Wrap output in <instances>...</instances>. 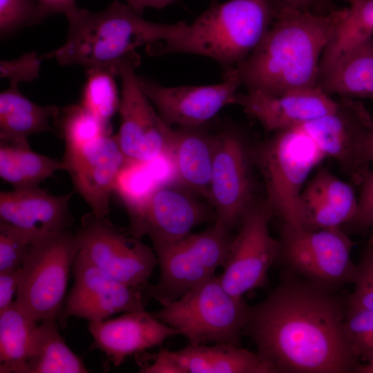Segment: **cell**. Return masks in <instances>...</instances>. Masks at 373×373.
I'll return each mask as SVG.
<instances>
[{"instance_id":"obj_37","label":"cell","mask_w":373,"mask_h":373,"mask_svg":"<svg viewBox=\"0 0 373 373\" xmlns=\"http://www.w3.org/2000/svg\"><path fill=\"white\" fill-rule=\"evenodd\" d=\"M353 291L346 297L347 307L373 310V249L368 247L356 264Z\"/></svg>"},{"instance_id":"obj_34","label":"cell","mask_w":373,"mask_h":373,"mask_svg":"<svg viewBox=\"0 0 373 373\" xmlns=\"http://www.w3.org/2000/svg\"><path fill=\"white\" fill-rule=\"evenodd\" d=\"M343 329L359 358L373 362V310L347 307Z\"/></svg>"},{"instance_id":"obj_10","label":"cell","mask_w":373,"mask_h":373,"mask_svg":"<svg viewBox=\"0 0 373 373\" xmlns=\"http://www.w3.org/2000/svg\"><path fill=\"white\" fill-rule=\"evenodd\" d=\"M140 64L135 51L115 68L122 82L120 126L115 135L129 162H147L169 155L174 137V129L161 117L140 85L136 73Z\"/></svg>"},{"instance_id":"obj_1","label":"cell","mask_w":373,"mask_h":373,"mask_svg":"<svg viewBox=\"0 0 373 373\" xmlns=\"http://www.w3.org/2000/svg\"><path fill=\"white\" fill-rule=\"evenodd\" d=\"M279 284L249 307L242 335L274 373H356L360 358L343 323L346 297L282 272Z\"/></svg>"},{"instance_id":"obj_18","label":"cell","mask_w":373,"mask_h":373,"mask_svg":"<svg viewBox=\"0 0 373 373\" xmlns=\"http://www.w3.org/2000/svg\"><path fill=\"white\" fill-rule=\"evenodd\" d=\"M62 162L74 189L99 217L110 212V198L126 162L115 135H105L78 149H65Z\"/></svg>"},{"instance_id":"obj_13","label":"cell","mask_w":373,"mask_h":373,"mask_svg":"<svg viewBox=\"0 0 373 373\" xmlns=\"http://www.w3.org/2000/svg\"><path fill=\"white\" fill-rule=\"evenodd\" d=\"M251 151L241 134L232 127L217 133L209 201L216 220L232 231L253 202Z\"/></svg>"},{"instance_id":"obj_4","label":"cell","mask_w":373,"mask_h":373,"mask_svg":"<svg viewBox=\"0 0 373 373\" xmlns=\"http://www.w3.org/2000/svg\"><path fill=\"white\" fill-rule=\"evenodd\" d=\"M280 1L229 0L212 3L173 37L148 46L153 56L185 53L216 61L224 73L256 48L274 22Z\"/></svg>"},{"instance_id":"obj_26","label":"cell","mask_w":373,"mask_h":373,"mask_svg":"<svg viewBox=\"0 0 373 373\" xmlns=\"http://www.w3.org/2000/svg\"><path fill=\"white\" fill-rule=\"evenodd\" d=\"M177 180L172 158L165 155L147 162L126 161L114 193L122 200L128 217L133 216L160 187Z\"/></svg>"},{"instance_id":"obj_16","label":"cell","mask_w":373,"mask_h":373,"mask_svg":"<svg viewBox=\"0 0 373 373\" xmlns=\"http://www.w3.org/2000/svg\"><path fill=\"white\" fill-rule=\"evenodd\" d=\"M193 193L173 184L160 187L129 218V232L139 238L148 235L153 245L170 243L189 234L212 217L209 208Z\"/></svg>"},{"instance_id":"obj_40","label":"cell","mask_w":373,"mask_h":373,"mask_svg":"<svg viewBox=\"0 0 373 373\" xmlns=\"http://www.w3.org/2000/svg\"><path fill=\"white\" fill-rule=\"evenodd\" d=\"M20 268L0 273V312L14 301L19 283Z\"/></svg>"},{"instance_id":"obj_12","label":"cell","mask_w":373,"mask_h":373,"mask_svg":"<svg viewBox=\"0 0 373 373\" xmlns=\"http://www.w3.org/2000/svg\"><path fill=\"white\" fill-rule=\"evenodd\" d=\"M274 212L267 200H254L245 212L233 236L224 270L219 276L223 287L237 297L263 287L270 268L278 260L280 243L269 232Z\"/></svg>"},{"instance_id":"obj_14","label":"cell","mask_w":373,"mask_h":373,"mask_svg":"<svg viewBox=\"0 0 373 373\" xmlns=\"http://www.w3.org/2000/svg\"><path fill=\"white\" fill-rule=\"evenodd\" d=\"M72 272L73 286L58 318L61 324L73 316L98 322L117 313L144 309L142 289L112 278L78 251Z\"/></svg>"},{"instance_id":"obj_43","label":"cell","mask_w":373,"mask_h":373,"mask_svg":"<svg viewBox=\"0 0 373 373\" xmlns=\"http://www.w3.org/2000/svg\"><path fill=\"white\" fill-rule=\"evenodd\" d=\"M359 158L365 168H368V164L373 162V129L367 133L361 144Z\"/></svg>"},{"instance_id":"obj_36","label":"cell","mask_w":373,"mask_h":373,"mask_svg":"<svg viewBox=\"0 0 373 373\" xmlns=\"http://www.w3.org/2000/svg\"><path fill=\"white\" fill-rule=\"evenodd\" d=\"M35 240L22 230L0 221V273L19 269Z\"/></svg>"},{"instance_id":"obj_17","label":"cell","mask_w":373,"mask_h":373,"mask_svg":"<svg viewBox=\"0 0 373 373\" xmlns=\"http://www.w3.org/2000/svg\"><path fill=\"white\" fill-rule=\"evenodd\" d=\"M298 126L325 157L334 158L354 182L361 183L369 169L360 162V149L373 129V119L361 102L343 97L335 111Z\"/></svg>"},{"instance_id":"obj_31","label":"cell","mask_w":373,"mask_h":373,"mask_svg":"<svg viewBox=\"0 0 373 373\" xmlns=\"http://www.w3.org/2000/svg\"><path fill=\"white\" fill-rule=\"evenodd\" d=\"M344 1L349 6L323 51L318 79L324 76L345 52L373 37V0Z\"/></svg>"},{"instance_id":"obj_24","label":"cell","mask_w":373,"mask_h":373,"mask_svg":"<svg viewBox=\"0 0 373 373\" xmlns=\"http://www.w3.org/2000/svg\"><path fill=\"white\" fill-rule=\"evenodd\" d=\"M217 133L198 127H179L169 155L175 166L177 180L193 193L209 200L211 176Z\"/></svg>"},{"instance_id":"obj_5","label":"cell","mask_w":373,"mask_h":373,"mask_svg":"<svg viewBox=\"0 0 373 373\" xmlns=\"http://www.w3.org/2000/svg\"><path fill=\"white\" fill-rule=\"evenodd\" d=\"M249 307L243 297L229 294L215 274L179 299L151 313L186 337L190 345L240 346Z\"/></svg>"},{"instance_id":"obj_6","label":"cell","mask_w":373,"mask_h":373,"mask_svg":"<svg viewBox=\"0 0 373 373\" xmlns=\"http://www.w3.org/2000/svg\"><path fill=\"white\" fill-rule=\"evenodd\" d=\"M251 153L264 180L265 199L274 213L284 224L300 227L303 186L325 155L298 126L274 132Z\"/></svg>"},{"instance_id":"obj_23","label":"cell","mask_w":373,"mask_h":373,"mask_svg":"<svg viewBox=\"0 0 373 373\" xmlns=\"http://www.w3.org/2000/svg\"><path fill=\"white\" fill-rule=\"evenodd\" d=\"M358 200L352 186L319 169L300 196V225L307 230L340 227L354 218Z\"/></svg>"},{"instance_id":"obj_39","label":"cell","mask_w":373,"mask_h":373,"mask_svg":"<svg viewBox=\"0 0 373 373\" xmlns=\"http://www.w3.org/2000/svg\"><path fill=\"white\" fill-rule=\"evenodd\" d=\"M356 212L350 223L357 229H366L373 225V171L368 170L361 183Z\"/></svg>"},{"instance_id":"obj_19","label":"cell","mask_w":373,"mask_h":373,"mask_svg":"<svg viewBox=\"0 0 373 373\" xmlns=\"http://www.w3.org/2000/svg\"><path fill=\"white\" fill-rule=\"evenodd\" d=\"M257 119L267 131H279L335 111L341 102L334 100L318 86L271 95L247 90L238 93L236 104Z\"/></svg>"},{"instance_id":"obj_21","label":"cell","mask_w":373,"mask_h":373,"mask_svg":"<svg viewBox=\"0 0 373 373\" xmlns=\"http://www.w3.org/2000/svg\"><path fill=\"white\" fill-rule=\"evenodd\" d=\"M73 192L55 195L39 186L0 193V221L11 224L35 240L70 229Z\"/></svg>"},{"instance_id":"obj_42","label":"cell","mask_w":373,"mask_h":373,"mask_svg":"<svg viewBox=\"0 0 373 373\" xmlns=\"http://www.w3.org/2000/svg\"><path fill=\"white\" fill-rule=\"evenodd\" d=\"M177 0H126V4L137 15H142L146 8L163 9Z\"/></svg>"},{"instance_id":"obj_44","label":"cell","mask_w":373,"mask_h":373,"mask_svg":"<svg viewBox=\"0 0 373 373\" xmlns=\"http://www.w3.org/2000/svg\"><path fill=\"white\" fill-rule=\"evenodd\" d=\"M281 3L298 10H313V8L319 6L321 0H280Z\"/></svg>"},{"instance_id":"obj_8","label":"cell","mask_w":373,"mask_h":373,"mask_svg":"<svg viewBox=\"0 0 373 373\" xmlns=\"http://www.w3.org/2000/svg\"><path fill=\"white\" fill-rule=\"evenodd\" d=\"M233 238L231 231L215 221L205 230L170 243L153 245L160 276L149 287L162 305L170 304L224 267Z\"/></svg>"},{"instance_id":"obj_3","label":"cell","mask_w":373,"mask_h":373,"mask_svg":"<svg viewBox=\"0 0 373 373\" xmlns=\"http://www.w3.org/2000/svg\"><path fill=\"white\" fill-rule=\"evenodd\" d=\"M68 29L65 43L41 55L60 65H78L85 70H111L143 45H151L176 35L186 22L160 23L147 21L119 0L100 12L76 7L65 14ZM117 76V75H116Z\"/></svg>"},{"instance_id":"obj_7","label":"cell","mask_w":373,"mask_h":373,"mask_svg":"<svg viewBox=\"0 0 373 373\" xmlns=\"http://www.w3.org/2000/svg\"><path fill=\"white\" fill-rule=\"evenodd\" d=\"M279 243L283 272L333 293L352 283L354 242L340 227L307 230L284 224Z\"/></svg>"},{"instance_id":"obj_32","label":"cell","mask_w":373,"mask_h":373,"mask_svg":"<svg viewBox=\"0 0 373 373\" xmlns=\"http://www.w3.org/2000/svg\"><path fill=\"white\" fill-rule=\"evenodd\" d=\"M53 119L65 140V149H78L111 134V124L99 119L80 103L59 108Z\"/></svg>"},{"instance_id":"obj_28","label":"cell","mask_w":373,"mask_h":373,"mask_svg":"<svg viewBox=\"0 0 373 373\" xmlns=\"http://www.w3.org/2000/svg\"><path fill=\"white\" fill-rule=\"evenodd\" d=\"M82 358L66 345L55 319L37 325L24 373H87Z\"/></svg>"},{"instance_id":"obj_33","label":"cell","mask_w":373,"mask_h":373,"mask_svg":"<svg viewBox=\"0 0 373 373\" xmlns=\"http://www.w3.org/2000/svg\"><path fill=\"white\" fill-rule=\"evenodd\" d=\"M86 83L80 104L103 122L110 120L118 111L120 97L115 81L116 75L109 69L85 70Z\"/></svg>"},{"instance_id":"obj_2","label":"cell","mask_w":373,"mask_h":373,"mask_svg":"<svg viewBox=\"0 0 373 373\" xmlns=\"http://www.w3.org/2000/svg\"><path fill=\"white\" fill-rule=\"evenodd\" d=\"M347 8L327 13L279 6L261 41L236 68L247 90L271 95L317 86L324 50L344 17Z\"/></svg>"},{"instance_id":"obj_9","label":"cell","mask_w":373,"mask_h":373,"mask_svg":"<svg viewBox=\"0 0 373 373\" xmlns=\"http://www.w3.org/2000/svg\"><path fill=\"white\" fill-rule=\"evenodd\" d=\"M70 229L36 239L20 267L16 303L37 323L58 320L76 254Z\"/></svg>"},{"instance_id":"obj_41","label":"cell","mask_w":373,"mask_h":373,"mask_svg":"<svg viewBox=\"0 0 373 373\" xmlns=\"http://www.w3.org/2000/svg\"><path fill=\"white\" fill-rule=\"evenodd\" d=\"M48 17L66 12L77 7L76 0H35Z\"/></svg>"},{"instance_id":"obj_27","label":"cell","mask_w":373,"mask_h":373,"mask_svg":"<svg viewBox=\"0 0 373 373\" xmlns=\"http://www.w3.org/2000/svg\"><path fill=\"white\" fill-rule=\"evenodd\" d=\"M330 95L343 97H373V37L345 52L317 82Z\"/></svg>"},{"instance_id":"obj_29","label":"cell","mask_w":373,"mask_h":373,"mask_svg":"<svg viewBox=\"0 0 373 373\" xmlns=\"http://www.w3.org/2000/svg\"><path fill=\"white\" fill-rule=\"evenodd\" d=\"M59 170L62 160L34 152L27 142L0 141V177L13 189L39 186Z\"/></svg>"},{"instance_id":"obj_46","label":"cell","mask_w":373,"mask_h":373,"mask_svg":"<svg viewBox=\"0 0 373 373\" xmlns=\"http://www.w3.org/2000/svg\"><path fill=\"white\" fill-rule=\"evenodd\" d=\"M368 247L373 249V234L369 240Z\"/></svg>"},{"instance_id":"obj_45","label":"cell","mask_w":373,"mask_h":373,"mask_svg":"<svg viewBox=\"0 0 373 373\" xmlns=\"http://www.w3.org/2000/svg\"><path fill=\"white\" fill-rule=\"evenodd\" d=\"M356 373H373V362L365 365L361 364L357 369Z\"/></svg>"},{"instance_id":"obj_15","label":"cell","mask_w":373,"mask_h":373,"mask_svg":"<svg viewBox=\"0 0 373 373\" xmlns=\"http://www.w3.org/2000/svg\"><path fill=\"white\" fill-rule=\"evenodd\" d=\"M140 85L164 121L179 127H198L212 119L224 106L236 104L241 86L231 73L222 82L202 86H164L139 76Z\"/></svg>"},{"instance_id":"obj_11","label":"cell","mask_w":373,"mask_h":373,"mask_svg":"<svg viewBox=\"0 0 373 373\" xmlns=\"http://www.w3.org/2000/svg\"><path fill=\"white\" fill-rule=\"evenodd\" d=\"M75 238L77 251L128 286L142 289L157 265L154 250L106 216L92 211L84 215Z\"/></svg>"},{"instance_id":"obj_25","label":"cell","mask_w":373,"mask_h":373,"mask_svg":"<svg viewBox=\"0 0 373 373\" xmlns=\"http://www.w3.org/2000/svg\"><path fill=\"white\" fill-rule=\"evenodd\" d=\"M59 108L37 104L26 97L18 86L9 85L0 93V141L27 142L30 135L53 131L50 121Z\"/></svg>"},{"instance_id":"obj_35","label":"cell","mask_w":373,"mask_h":373,"mask_svg":"<svg viewBox=\"0 0 373 373\" xmlns=\"http://www.w3.org/2000/svg\"><path fill=\"white\" fill-rule=\"evenodd\" d=\"M46 17L35 0H0V35L8 37Z\"/></svg>"},{"instance_id":"obj_22","label":"cell","mask_w":373,"mask_h":373,"mask_svg":"<svg viewBox=\"0 0 373 373\" xmlns=\"http://www.w3.org/2000/svg\"><path fill=\"white\" fill-rule=\"evenodd\" d=\"M88 329L96 347L114 366L126 358L161 345L178 332L144 309L124 312L112 319L90 322Z\"/></svg>"},{"instance_id":"obj_30","label":"cell","mask_w":373,"mask_h":373,"mask_svg":"<svg viewBox=\"0 0 373 373\" xmlns=\"http://www.w3.org/2000/svg\"><path fill=\"white\" fill-rule=\"evenodd\" d=\"M37 324L15 300L0 312L1 373H24Z\"/></svg>"},{"instance_id":"obj_38","label":"cell","mask_w":373,"mask_h":373,"mask_svg":"<svg viewBox=\"0 0 373 373\" xmlns=\"http://www.w3.org/2000/svg\"><path fill=\"white\" fill-rule=\"evenodd\" d=\"M42 58L36 51H31L12 60L0 61V77L6 78L9 85L18 86L21 82H30L39 75Z\"/></svg>"},{"instance_id":"obj_20","label":"cell","mask_w":373,"mask_h":373,"mask_svg":"<svg viewBox=\"0 0 373 373\" xmlns=\"http://www.w3.org/2000/svg\"><path fill=\"white\" fill-rule=\"evenodd\" d=\"M142 365L144 373H274L256 353L232 344L192 345L162 350Z\"/></svg>"}]
</instances>
